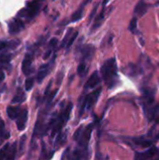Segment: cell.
Segmentation results:
<instances>
[{
	"label": "cell",
	"instance_id": "cell-1",
	"mask_svg": "<svg viewBox=\"0 0 159 160\" xmlns=\"http://www.w3.org/2000/svg\"><path fill=\"white\" fill-rule=\"evenodd\" d=\"M101 75L109 88H113L118 82L117 64L115 58H110L104 62L100 69Z\"/></svg>",
	"mask_w": 159,
	"mask_h": 160
},
{
	"label": "cell",
	"instance_id": "cell-2",
	"mask_svg": "<svg viewBox=\"0 0 159 160\" xmlns=\"http://www.w3.org/2000/svg\"><path fill=\"white\" fill-rule=\"evenodd\" d=\"M72 107H73L72 103H69V104L67 106V108L64 110V112L61 113V115L58 116V117H56V119H55V121H54V123H53L52 135H54L55 133H57L58 131H60V130L63 128V127L66 125L67 121L68 118H69V114H70V112H71Z\"/></svg>",
	"mask_w": 159,
	"mask_h": 160
},
{
	"label": "cell",
	"instance_id": "cell-3",
	"mask_svg": "<svg viewBox=\"0 0 159 160\" xmlns=\"http://www.w3.org/2000/svg\"><path fill=\"white\" fill-rule=\"evenodd\" d=\"M39 9H40V5L38 4L37 1L27 2L25 8H22V10L19 11L18 17H25L27 19H32L38 13Z\"/></svg>",
	"mask_w": 159,
	"mask_h": 160
},
{
	"label": "cell",
	"instance_id": "cell-4",
	"mask_svg": "<svg viewBox=\"0 0 159 160\" xmlns=\"http://www.w3.org/2000/svg\"><path fill=\"white\" fill-rule=\"evenodd\" d=\"M92 130H93V124H90L86 128H83V131H82L80 138L78 140L81 147H83L84 149L87 148V145H88V142H89V140H90V137L92 134Z\"/></svg>",
	"mask_w": 159,
	"mask_h": 160
},
{
	"label": "cell",
	"instance_id": "cell-5",
	"mask_svg": "<svg viewBox=\"0 0 159 160\" xmlns=\"http://www.w3.org/2000/svg\"><path fill=\"white\" fill-rule=\"evenodd\" d=\"M33 52H27L23 58L22 64V70L25 75H30L33 72V68H32V63H33Z\"/></svg>",
	"mask_w": 159,
	"mask_h": 160
},
{
	"label": "cell",
	"instance_id": "cell-6",
	"mask_svg": "<svg viewBox=\"0 0 159 160\" xmlns=\"http://www.w3.org/2000/svg\"><path fill=\"white\" fill-rule=\"evenodd\" d=\"M24 28V23L23 22L19 19V18H15L13 20H11L8 22V32L10 35H15L18 34L19 32H21L22 29Z\"/></svg>",
	"mask_w": 159,
	"mask_h": 160
},
{
	"label": "cell",
	"instance_id": "cell-7",
	"mask_svg": "<svg viewBox=\"0 0 159 160\" xmlns=\"http://www.w3.org/2000/svg\"><path fill=\"white\" fill-rule=\"evenodd\" d=\"M159 151L156 147H152L149 150H147L146 152H142V153H136L135 155V160H151L154 158H156V156H158Z\"/></svg>",
	"mask_w": 159,
	"mask_h": 160
},
{
	"label": "cell",
	"instance_id": "cell-8",
	"mask_svg": "<svg viewBox=\"0 0 159 160\" xmlns=\"http://www.w3.org/2000/svg\"><path fill=\"white\" fill-rule=\"evenodd\" d=\"M101 93V87H99L98 89L95 90L94 92H92L91 94H89L85 98H84V104H85V109H91L96 102L98 99V97Z\"/></svg>",
	"mask_w": 159,
	"mask_h": 160
},
{
	"label": "cell",
	"instance_id": "cell-9",
	"mask_svg": "<svg viewBox=\"0 0 159 160\" xmlns=\"http://www.w3.org/2000/svg\"><path fill=\"white\" fill-rule=\"evenodd\" d=\"M27 118H28L27 110L24 109V110L21 111L17 117V128L19 130H23L25 128L26 123H27Z\"/></svg>",
	"mask_w": 159,
	"mask_h": 160
},
{
	"label": "cell",
	"instance_id": "cell-10",
	"mask_svg": "<svg viewBox=\"0 0 159 160\" xmlns=\"http://www.w3.org/2000/svg\"><path fill=\"white\" fill-rule=\"evenodd\" d=\"M101 82V79L98 75V72L97 71H95L91 76L90 78L87 80L85 85H84V88L85 89H92V88H95L96 86H97Z\"/></svg>",
	"mask_w": 159,
	"mask_h": 160
},
{
	"label": "cell",
	"instance_id": "cell-11",
	"mask_svg": "<svg viewBox=\"0 0 159 160\" xmlns=\"http://www.w3.org/2000/svg\"><path fill=\"white\" fill-rule=\"evenodd\" d=\"M95 47L91 44H87L83 46L81 50V54H82V60H89L93 57L95 53Z\"/></svg>",
	"mask_w": 159,
	"mask_h": 160
},
{
	"label": "cell",
	"instance_id": "cell-12",
	"mask_svg": "<svg viewBox=\"0 0 159 160\" xmlns=\"http://www.w3.org/2000/svg\"><path fill=\"white\" fill-rule=\"evenodd\" d=\"M148 10V5L145 3L144 0H141L135 7L134 14L138 17H142Z\"/></svg>",
	"mask_w": 159,
	"mask_h": 160
},
{
	"label": "cell",
	"instance_id": "cell-13",
	"mask_svg": "<svg viewBox=\"0 0 159 160\" xmlns=\"http://www.w3.org/2000/svg\"><path fill=\"white\" fill-rule=\"evenodd\" d=\"M50 64H46V65H42L41 68H39L38 72H37V81L38 83H41L42 81L44 80V78L50 73V70H51V68H50Z\"/></svg>",
	"mask_w": 159,
	"mask_h": 160
},
{
	"label": "cell",
	"instance_id": "cell-14",
	"mask_svg": "<svg viewBox=\"0 0 159 160\" xmlns=\"http://www.w3.org/2000/svg\"><path fill=\"white\" fill-rule=\"evenodd\" d=\"M126 71V73L128 75V76H133V77H135V76H138L141 72H142V68L139 67V66H137V65H135V64H129L127 68H126V69H124V72Z\"/></svg>",
	"mask_w": 159,
	"mask_h": 160
},
{
	"label": "cell",
	"instance_id": "cell-15",
	"mask_svg": "<svg viewBox=\"0 0 159 160\" xmlns=\"http://www.w3.org/2000/svg\"><path fill=\"white\" fill-rule=\"evenodd\" d=\"M20 112H21V110H20V107H19V106H9V107H7V116H8L11 120L17 119V117H18Z\"/></svg>",
	"mask_w": 159,
	"mask_h": 160
},
{
	"label": "cell",
	"instance_id": "cell-16",
	"mask_svg": "<svg viewBox=\"0 0 159 160\" xmlns=\"http://www.w3.org/2000/svg\"><path fill=\"white\" fill-rule=\"evenodd\" d=\"M16 142H14L12 145H9L6 151L5 154V159L6 160H15L16 156Z\"/></svg>",
	"mask_w": 159,
	"mask_h": 160
},
{
	"label": "cell",
	"instance_id": "cell-17",
	"mask_svg": "<svg viewBox=\"0 0 159 160\" xmlns=\"http://www.w3.org/2000/svg\"><path fill=\"white\" fill-rule=\"evenodd\" d=\"M12 59V54L9 52H4L0 54V66L7 67Z\"/></svg>",
	"mask_w": 159,
	"mask_h": 160
},
{
	"label": "cell",
	"instance_id": "cell-18",
	"mask_svg": "<svg viewBox=\"0 0 159 160\" xmlns=\"http://www.w3.org/2000/svg\"><path fill=\"white\" fill-rule=\"evenodd\" d=\"M82 16H83V8L81 7L78 10H76V11L73 13V15L71 16L70 22H78V21H80V20L82 18Z\"/></svg>",
	"mask_w": 159,
	"mask_h": 160
},
{
	"label": "cell",
	"instance_id": "cell-19",
	"mask_svg": "<svg viewBox=\"0 0 159 160\" xmlns=\"http://www.w3.org/2000/svg\"><path fill=\"white\" fill-rule=\"evenodd\" d=\"M25 100V94H23V92H22L21 90H19L18 94L15 95V97L12 98L11 103L15 104V103H22Z\"/></svg>",
	"mask_w": 159,
	"mask_h": 160
},
{
	"label": "cell",
	"instance_id": "cell-20",
	"mask_svg": "<svg viewBox=\"0 0 159 160\" xmlns=\"http://www.w3.org/2000/svg\"><path fill=\"white\" fill-rule=\"evenodd\" d=\"M103 19H104V8L102 9V11L100 12V14H99V15L97 16V18L96 19L95 23L93 24L92 30H95V29H97V27H99V26L101 25V23H102Z\"/></svg>",
	"mask_w": 159,
	"mask_h": 160
},
{
	"label": "cell",
	"instance_id": "cell-21",
	"mask_svg": "<svg viewBox=\"0 0 159 160\" xmlns=\"http://www.w3.org/2000/svg\"><path fill=\"white\" fill-rule=\"evenodd\" d=\"M135 142L136 144H139L141 146H143V147H147V146H151L153 142H150V141H147V140H143L142 138H136L133 140Z\"/></svg>",
	"mask_w": 159,
	"mask_h": 160
},
{
	"label": "cell",
	"instance_id": "cell-22",
	"mask_svg": "<svg viewBox=\"0 0 159 160\" xmlns=\"http://www.w3.org/2000/svg\"><path fill=\"white\" fill-rule=\"evenodd\" d=\"M86 72H87L86 64H85L84 62H82V63H81V64L78 66V68H77V73H78L80 76H84Z\"/></svg>",
	"mask_w": 159,
	"mask_h": 160
},
{
	"label": "cell",
	"instance_id": "cell-23",
	"mask_svg": "<svg viewBox=\"0 0 159 160\" xmlns=\"http://www.w3.org/2000/svg\"><path fill=\"white\" fill-rule=\"evenodd\" d=\"M137 27H138V19L137 17H134L131 21H130V23H129V30L132 32V33H136L137 31Z\"/></svg>",
	"mask_w": 159,
	"mask_h": 160
},
{
	"label": "cell",
	"instance_id": "cell-24",
	"mask_svg": "<svg viewBox=\"0 0 159 160\" xmlns=\"http://www.w3.org/2000/svg\"><path fill=\"white\" fill-rule=\"evenodd\" d=\"M8 137H9V133L6 132L4 121L0 118V138H8Z\"/></svg>",
	"mask_w": 159,
	"mask_h": 160
},
{
	"label": "cell",
	"instance_id": "cell-25",
	"mask_svg": "<svg viewBox=\"0 0 159 160\" xmlns=\"http://www.w3.org/2000/svg\"><path fill=\"white\" fill-rule=\"evenodd\" d=\"M72 33H73V29H69V30L67 32V34H66L65 38H63V40H62V42H61L60 48H64V47H66V45H67V43L68 39H69V38L71 37V34H72Z\"/></svg>",
	"mask_w": 159,
	"mask_h": 160
},
{
	"label": "cell",
	"instance_id": "cell-26",
	"mask_svg": "<svg viewBox=\"0 0 159 160\" xmlns=\"http://www.w3.org/2000/svg\"><path fill=\"white\" fill-rule=\"evenodd\" d=\"M19 45H20V41H19V40H10V41H7V48H6V49L14 50V49H16Z\"/></svg>",
	"mask_w": 159,
	"mask_h": 160
},
{
	"label": "cell",
	"instance_id": "cell-27",
	"mask_svg": "<svg viewBox=\"0 0 159 160\" xmlns=\"http://www.w3.org/2000/svg\"><path fill=\"white\" fill-rule=\"evenodd\" d=\"M34 82H35V79L34 78H27L25 80V83H24V86H25V90L26 91H30L33 86H34Z\"/></svg>",
	"mask_w": 159,
	"mask_h": 160
},
{
	"label": "cell",
	"instance_id": "cell-28",
	"mask_svg": "<svg viewBox=\"0 0 159 160\" xmlns=\"http://www.w3.org/2000/svg\"><path fill=\"white\" fill-rule=\"evenodd\" d=\"M78 35H79V33L76 31L75 33H73V35L69 38V39H68V41H67V45H66V47H67V50H68L71 46H72V44L74 43V41H75V39L77 38V37H78Z\"/></svg>",
	"mask_w": 159,
	"mask_h": 160
},
{
	"label": "cell",
	"instance_id": "cell-29",
	"mask_svg": "<svg viewBox=\"0 0 159 160\" xmlns=\"http://www.w3.org/2000/svg\"><path fill=\"white\" fill-rule=\"evenodd\" d=\"M82 157V154H81V151L79 150H75L74 153H72L71 156H69L68 158V160H80Z\"/></svg>",
	"mask_w": 159,
	"mask_h": 160
},
{
	"label": "cell",
	"instance_id": "cell-30",
	"mask_svg": "<svg viewBox=\"0 0 159 160\" xmlns=\"http://www.w3.org/2000/svg\"><path fill=\"white\" fill-rule=\"evenodd\" d=\"M57 43H58V39H57L56 38H52V39L50 40V43H49L50 49H51V50H52V48H55V47H56V45H57Z\"/></svg>",
	"mask_w": 159,
	"mask_h": 160
},
{
	"label": "cell",
	"instance_id": "cell-31",
	"mask_svg": "<svg viewBox=\"0 0 159 160\" xmlns=\"http://www.w3.org/2000/svg\"><path fill=\"white\" fill-rule=\"evenodd\" d=\"M8 146H9V144L7 143V144L4 146V148L0 150V160H3L5 158V154H6V151H7V149Z\"/></svg>",
	"mask_w": 159,
	"mask_h": 160
},
{
	"label": "cell",
	"instance_id": "cell-32",
	"mask_svg": "<svg viewBox=\"0 0 159 160\" xmlns=\"http://www.w3.org/2000/svg\"><path fill=\"white\" fill-rule=\"evenodd\" d=\"M56 93H57V89H56V90H54L53 92H52V93L48 96V98H47V103H48V104H50V103L52 101V99L54 98V97H55Z\"/></svg>",
	"mask_w": 159,
	"mask_h": 160
},
{
	"label": "cell",
	"instance_id": "cell-33",
	"mask_svg": "<svg viewBox=\"0 0 159 160\" xmlns=\"http://www.w3.org/2000/svg\"><path fill=\"white\" fill-rule=\"evenodd\" d=\"M82 127H81V128L76 131V133L74 134V140H75V141H78V140H79L80 135H81V133H82Z\"/></svg>",
	"mask_w": 159,
	"mask_h": 160
},
{
	"label": "cell",
	"instance_id": "cell-34",
	"mask_svg": "<svg viewBox=\"0 0 159 160\" xmlns=\"http://www.w3.org/2000/svg\"><path fill=\"white\" fill-rule=\"evenodd\" d=\"M6 48H7V41L0 40V52H2L3 50H5Z\"/></svg>",
	"mask_w": 159,
	"mask_h": 160
},
{
	"label": "cell",
	"instance_id": "cell-35",
	"mask_svg": "<svg viewBox=\"0 0 159 160\" xmlns=\"http://www.w3.org/2000/svg\"><path fill=\"white\" fill-rule=\"evenodd\" d=\"M4 79H5V73H4L3 69L0 68V83L4 81Z\"/></svg>",
	"mask_w": 159,
	"mask_h": 160
},
{
	"label": "cell",
	"instance_id": "cell-36",
	"mask_svg": "<svg viewBox=\"0 0 159 160\" xmlns=\"http://www.w3.org/2000/svg\"><path fill=\"white\" fill-rule=\"evenodd\" d=\"M97 6H96L95 8L93 9V11H92V13H91V15H90V21L94 18V16H95V14H96V12H97Z\"/></svg>",
	"mask_w": 159,
	"mask_h": 160
},
{
	"label": "cell",
	"instance_id": "cell-37",
	"mask_svg": "<svg viewBox=\"0 0 159 160\" xmlns=\"http://www.w3.org/2000/svg\"><path fill=\"white\" fill-rule=\"evenodd\" d=\"M52 50H51V49H49V50L47 51V52H46V53L44 54V56H43V58H44V59H47V58H48V57L50 56V54L52 53Z\"/></svg>",
	"mask_w": 159,
	"mask_h": 160
},
{
	"label": "cell",
	"instance_id": "cell-38",
	"mask_svg": "<svg viewBox=\"0 0 159 160\" xmlns=\"http://www.w3.org/2000/svg\"><path fill=\"white\" fill-rule=\"evenodd\" d=\"M91 0H86V3H88V2H90Z\"/></svg>",
	"mask_w": 159,
	"mask_h": 160
},
{
	"label": "cell",
	"instance_id": "cell-39",
	"mask_svg": "<svg viewBox=\"0 0 159 160\" xmlns=\"http://www.w3.org/2000/svg\"><path fill=\"white\" fill-rule=\"evenodd\" d=\"M155 160H159V158H158V159H155Z\"/></svg>",
	"mask_w": 159,
	"mask_h": 160
}]
</instances>
